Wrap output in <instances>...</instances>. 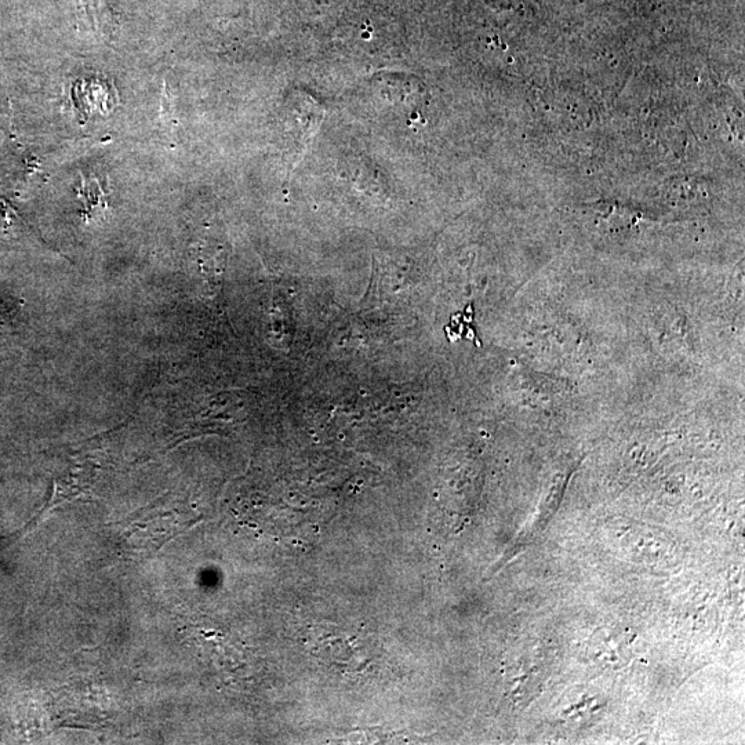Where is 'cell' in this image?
Masks as SVG:
<instances>
[{
	"label": "cell",
	"mask_w": 745,
	"mask_h": 745,
	"mask_svg": "<svg viewBox=\"0 0 745 745\" xmlns=\"http://www.w3.org/2000/svg\"><path fill=\"white\" fill-rule=\"evenodd\" d=\"M18 308L9 303H0V337L5 336L7 330L12 327L13 316Z\"/></svg>",
	"instance_id": "6da1fadb"
}]
</instances>
